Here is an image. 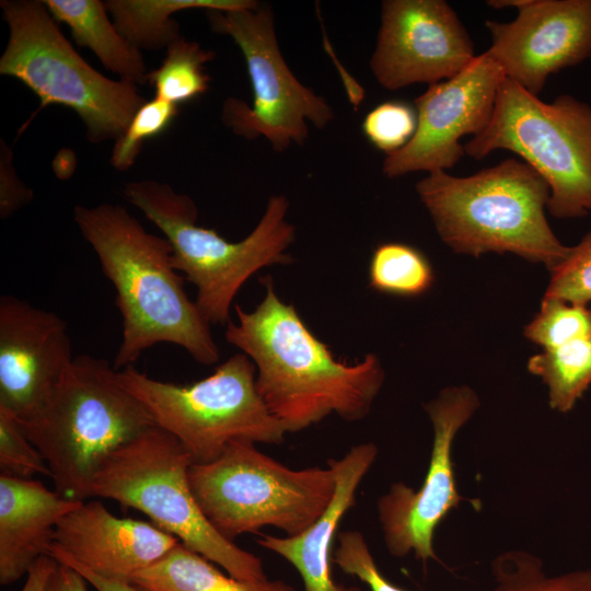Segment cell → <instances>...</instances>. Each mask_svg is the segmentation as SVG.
<instances>
[{
	"label": "cell",
	"mask_w": 591,
	"mask_h": 591,
	"mask_svg": "<svg viewBox=\"0 0 591 591\" xmlns=\"http://www.w3.org/2000/svg\"><path fill=\"white\" fill-rule=\"evenodd\" d=\"M265 297L252 312L235 305L237 321L228 323L225 339L256 367V390L286 432H298L332 414L347 421L366 418L381 391V360L368 354L341 362L278 297L270 276L260 279Z\"/></svg>",
	"instance_id": "cell-1"
},
{
	"label": "cell",
	"mask_w": 591,
	"mask_h": 591,
	"mask_svg": "<svg viewBox=\"0 0 591 591\" xmlns=\"http://www.w3.org/2000/svg\"><path fill=\"white\" fill-rule=\"evenodd\" d=\"M74 221L116 291L123 320L116 370L132 367L151 347H182L200 364L219 360L210 324L184 290L165 237L148 232L120 205L76 206Z\"/></svg>",
	"instance_id": "cell-2"
},
{
	"label": "cell",
	"mask_w": 591,
	"mask_h": 591,
	"mask_svg": "<svg viewBox=\"0 0 591 591\" xmlns=\"http://www.w3.org/2000/svg\"><path fill=\"white\" fill-rule=\"evenodd\" d=\"M416 192L455 253H511L549 271L569 254L545 215L549 187L524 161L507 159L465 177L434 171L417 182Z\"/></svg>",
	"instance_id": "cell-3"
},
{
	"label": "cell",
	"mask_w": 591,
	"mask_h": 591,
	"mask_svg": "<svg viewBox=\"0 0 591 591\" xmlns=\"http://www.w3.org/2000/svg\"><path fill=\"white\" fill-rule=\"evenodd\" d=\"M45 459L55 490L85 501L105 461L157 426L146 407L118 381L107 360L74 356L46 405L20 422Z\"/></svg>",
	"instance_id": "cell-4"
},
{
	"label": "cell",
	"mask_w": 591,
	"mask_h": 591,
	"mask_svg": "<svg viewBox=\"0 0 591 591\" xmlns=\"http://www.w3.org/2000/svg\"><path fill=\"white\" fill-rule=\"evenodd\" d=\"M124 196L163 232L173 250L175 269L196 287L195 303L210 325L230 322L232 302L252 275L266 266L292 262L287 251L296 228L287 220L286 196L270 197L254 230L237 242L198 225L194 200L165 183L130 182Z\"/></svg>",
	"instance_id": "cell-5"
},
{
	"label": "cell",
	"mask_w": 591,
	"mask_h": 591,
	"mask_svg": "<svg viewBox=\"0 0 591 591\" xmlns=\"http://www.w3.org/2000/svg\"><path fill=\"white\" fill-rule=\"evenodd\" d=\"M193 459L182 443L153 426L116 450L97 472L92 497L141 511L159 529L244 581L268 579L262 559L222 536L192 491Z\"/></svg>",
	"instance_id": "cell-6"
},
{
	"label": "cell",
	"mask_w": 591,
	"mask_h": 591,
	"mask_svg": "<svg viewBox=\"0 0 591 591\" xmlns=\"http://www.w3.org/2000/svg\"><path fill=\"white\" fill-rule=\"evenodd\" d=\"M188 480L206 519L232 542L267 526L286 536L302 533L325 512L336 488L329 464L293 470L244 440L209 463H193Z\"/></svg>",
	"instance_id": "cell-7"
},
{
	"label": "cell",
	"mask_w": 591,
	"mask_h": 591,
	"mask_svg": "<svg viewBox=\"0 0 591 591\" xmlns=\"http://www.w3.org/2000/svg\"><path fill=\"white\" fill-rule=\"evenodd\" d=\"M497 149L520 155L547 183V211L558 219L591 212V106L572 95L541 101L505 78L486 128L464 144L483 159Z\"/></svg>",
	"instance_id": "cell-8"
},
{
	"label": "cell",
	"mask_w": 591,
	"mask_h": 591,
	"mask_svg": "<svg viewBox=\"0 0 591 591\" xmlns=\"http://www.w3.org/2000/svg\"><path fill=\"white\" fill-rule=\"evenodd\" d=\"M9 42L0 73L13 77L40 100L43 109L59 104L74 111L91 142L118 139L147 102L137 85L93 69L62 35L43 1H1Z\"/></svg>",
	"instance_id": "cell-9"
},
{
	"label": "cell",
	"mask_w": 591,
	"mask_h": 591,
	"mask_svg": "<svg viewBox=\"0 0 591 591\" xmlns=\"http://www.w3.org/2000/svg\"><path fill=\"white\" fill-rule=\"evenodd\" d=\"M117 379L194 463L216 460L235 440L277 445L285 440V428L256 390V367L243 352L186 385L150 378L134 366L117 370Z\"/></svg>",
	"instance_id": "cell-10"
},
{
	"label": "cell",
	"mask_w": 591,
	"mask_h": 591,
	"mask_svg": "<svg viewBox=\"0 0 591 591\" xmlns=\"http://www.w3.org/2000/svg\"><path fill=\"white\" fill-rule=\"evenodd\" d=\"M206 13L213 32L237 45L251 79V106L234 97L223 104L222 120L233 132L246 139L264 137L276 152H282L308 139L309 124L322 129L334 119L326 100L303 85L286 63L270 7Z\"/></svg>",
	"instance_id": "cell-11"
},
{
	"label": "cell",
	"mask_w": 591,
	"mask_h": 591,
	"mask_svg": "<svg viewBox=\"0 0 591 591\" xmlns=\"http://www.w3.org/2000/svg\"><path fill=\"white\" fill-rule=\"evenodd\" d=\"M479 405L478 395L467 385L448 386L425 404L433 438L424 482L417 490L395 482L376 500L383 541L391 555L405 557L414 553L424 564L439 560L433 548L434 532L464 499L456 487L453 442Z\"/></svg>",
	"instance_id": "cell-12"
},
{
	"label": "cell",
	"mask_w": 591,
	"mask_h": 591,
	"mask_svg": "<svg viewBox=\"0 0 591 591\" xmlns=\"http://www.w3.org/2000/svg\"><path fill=\"white\" fill-rule=\"evenodd\" d=\"M505 78L485 51L453 78L429 85L415 99V135L404 148L385 157L383 174L392 178L453 167L465 154L460 139L478 135L490 121Z\"/></svg>",
	"instance_id": "cell-13"
},
{
	"label": "cell",
	"mask_w": 591,
	"mask_h": 591,
	"mask_svg": "<svg viewBox=\"0 0 591 591\" xmlns=\"http://www.w3.org/2000/svg\"><path fill=\"white\" fill-rule=\"evenodd\" d=\"M476 58L466 28L443 0H385L370 69L385 89L453 78Z\"/></svg>",
	"instance_id": "cell-14"
},
{
	"label": "cell",
	"mask_w": 591,
	"mask_h": 591,
	"mask_svg": "<svg viewBox=\"0 0 591 591\" xmlns=\"http://www.w3.org/2000/svg\"><path fill=\"white\" fill-rule=\"evenodd\" d=\"M486 53L505 77L534 95L547 78L591 56V0H526L510 22H485Z\"/></svg>",
	"instance_id": "cell-15"
},
{
	"label": "cell",
	"mask_w": 591,
	"mask_h": 591,
	"mask_svg": "<svg viewBox=\"0 0 591 591\" xmlns=\"http://www.w3.org/2000/svg\"><path fill=\"white\" fill-rule=\"evenodd\" d=\"M74 356L67 322L13 296L0 298V407L20 422L48 402Z\"/></svg>",
	"instance_id": "cell-16"
},
{
	"label": "cell",
	"mask_w": 591,
	"mask_h": 591,
	"mask_svg": "<svg viewBox=\"0 0 591 591\" xmlns=\"http://www.w3.org/2000/svg\"><path fill=\"white\" fill-rule=\"evenodd\" d=\"M178 543L153 523L118 518L99 500H85L57 524L49 556H63L102 577L130 583Z\"/></svg>",
	"instance_id": "cell-17"
},
{
	"label": "cell",
	"mask_w": 591,
	"mask_h": 591,
	"mask_svg": "<svg viewBox=\"0 0 591 591\" xmlns=\"http://www.w3.org/2000/svg\"><path fill=\"white\" fill-rule=\"evenodd\" d=\"M378 456L373 442L354 445L340 459L327 461L336 475L334 497L325 512L294 536L259 534L256 543L290 563L299 572L304 591H362L345 586L332 575V546L344 515L355 506L359 485Z\"/></svg>",
	"instance_id": "cell-18"
},
{
	"label": "cell",
	"mask_w": 591,
	"mask_h": 591,
	"mask_svg": "<svg viewBox=\"0 0 591 591\" xmlns=\"http://www.w3.org/2000/svg\"><path fill=\"white\" fill-rule=\"evenodd\" d=\"M82 501L62 497L33 479L0 475V583L26 576L49 556L61 519Z\"/></svg>",
	"instance_id": "cell-19"
},
{
	"label": "cell",
	"mask_w": 591,
	"mask_h": 591,
	"mask_svg": "<svg viewBox=\"0 0 591 591\" xmlns=\"http://www.w3.org/2000/svg\"><path fill=\"white\" fill-rule=\"evenodd\" d=\"M51 16L67 24L74 42L94 53L102 65L134 84H147L142 55L116 28L100 0H44Z\"/></svg>",
	"instance_id": "cell-20"
},
{
	"label": "cell",
	"mask_w": 591,
	"mask_h": 591,
	"mask_svg": "<svg viewBox=\"0 0 591 591\" xmlns=\"http://www.w3.org/2000/svg\"><path fill=\"white\" fill-rule=\"evenodd\" d=\"M130 584L140 591H297L283 580L233 578L181 542L157 564L137 573Z\"/></svg>",
	"instance_id": "cell-21"
},
{
	"label": "cell",
	"mask_w": 591,
	"mask_h": 591,
	"mask_svg": "<svg viewBox=\"0 0 591 591\" xmlns=\"http://www.w3.org/2000/svg\"><path fill=\"white\" fill-rule=\"evenodd\" d=\"M107 11L118 32L136 48L159 50L181 37L171 16L183 10H239L258 4L253 0H109Z\"/></svg>",
	"instance_id": "cell-22"
},
{
	"label": "cell",
	"mask_w": 591,
	"mask_h": 591,
	"mask_svg": "<svg viewBox=\"0 0 591 591\" xmlns=\"http://www.w3.org/2000/svg\"><path fill=\"white\" fill-rule=\"evenodd\" d=\"M528 370L546 385L549 407L569 413L591 386V337L533 355Z\"/></svg>",
	"instance_id": "cell-23"
},
{
	"label": "cell",
	"mask_w": 591,
	"mask_h": 591,
	"mask_svg": "<svg viewBox=\"0 0 591 591\" xmlns=\"http://www.w3.org/2000/svg\"><path fill=\"white\" fill-rule=\"evenodd\" d=\"M434 282V271L418 248L401 243L379 244L369 263V285L381 293L404 298L428 292Z\"/></svg>",
	"instance_id": "cell-24"
},
{
	"label": "cell",
	"mask_w": 591,
	"mask_h": 591,
	"mask_svg": "<svg viewBox=\"0 0 591 591\" xmlns=\"http://www.w3.org/2000/svg\"><path fill=\"white\" fill-rule=\"evenodd\" d=\"M213 58L212 51L181 36L169 45L161 66L149 72L148 83L160 100L174 105L192 101L208 90L204 65Z\"/></svg>",
	"instance_id": "cell-25"
},
{
	"label": "cell",
	"mask_w": 591,
	"mask_h": 591,
	"mask_svg": "<svg viewBox=\"0 0 591 591\" xmlns=\"http://www.w3.org/2000/svg\"><path fill=\"white\" fill-rule=\"evenodd\" d=\"M494 583L482 591H591V569L548 575L534 554L511 549L491 561Z\"/></svg>",
	"instance_id": "cell-26"
},
{
	"label": "cell",
	"mask_w": 591,
	"mask_h": 591,
	"mask_svg": "<svg viewBox=\"0 0 591 591\" xmlns=\"http://www.w3.org/2000/svg\"><path fill=\"white\" fill-rule=\"evenodd\" d=\"M523 335L543 350L591 337V308L559 298L543 297L538 312L524 326Z\"/></svg>",
	"instance_id": "cell-27"
},
{
	"label": "cell",
	"mask_w": 591,
	"mask_h": 591,
	"mask_svg": "<svg viewBox=\"0 0 591 591\" xmlns=\"http://www.w3.org/2000/svg\"><path fill=\"white\" fill-rule=\"evenodd\" d=\"M176 115L177 105L158 97L147 101L116 139L111 164L118 171H127L135 163L143 142L161 135Z\"/></svg>",
	"instance_id": "cell-28"
},
{
	"label": "cell",
	"mask_w": 591,
	"mask_h": 591,
	"mask_svg": "<svg viewBox=\"0 0 591 591\" xmlns=\"http://www.w3.org/2000/svg\"><path fill=\"white\" fill-rule=\"evenodd\" d=\"M1 475L31 479L40 474L50 477V470L39 450L25 433L20 421L0 407Z\"/></svg>",
	"instance_id": "cell-29"
},
{
	"label": "cell",
	"mask_w": 591,
	"mask_h": 591,
	"mask_svg": "<svg viewBox=\"0 0 591 591\" xmlns=\"http://www.w3.org/2000/svg\"><path fill=\"white\" fill-rule=\"evenodd\" d=\"M417 128L416 111L399 101L384 102L370 111L362 124L367 138L391 154L404 148Z\"/></svg>",
	"instance_id": "cell-30"
},
{
	"label": "cell",
	"mask_w": 591,
	"mask_h": 591,
	"mask_svg": "<svg viewBox=\"0 0 591 591\" xmlns=\"http://www.w3.org/2000/svg\"><path fill=\"white\" fill-rule=\"evenodd\" d=\"M544 297L586 305L591 302V231L551 270Z\"/></svg>",
	"instance_id": "cell-31"
},
{
	"label": "cell",
	"mask_w": 591,
	"mask_h": 591,
	"mask_svg": "<svg viewBox=\"0 0 591 591\" xmlns=\"http://www.w3.org/2000/svg\"><path fill=\"white\" fill-rule=\"evenodd\" d=\"M333 563L366 583L370 591H405L380 571L364 536L357 530L339 532Z\"/></svg>",
	"instance_id": "cell-32"
},
{
	"label": "cell",
	"mask_w": 591,
	"mask_h": 591,
	"mask_svg": "<svg viewBox=\"0 0 591 591\" xmlns=\"http://www.w3.org/2000/svg\"><path fill=\"white\" fill-rule=\"evenodd\" d=\"M33 198V192L26 187L16 173L12 163V152L1 141L0 154V217L9 218L20 208L28 204Z\"/></svg>",
	"instance_id": "cell-33"
},
{
	"label": "cell",
	"mask_w": 591,
	"mask_h": 591,
	"mask_svg": "<svg viewBox=\"0 0 591 591\" xmlns=\"http://www.w3.org/2000/svg\"><path fill=\"white\" fill-rule=\"evenodd\" d=\"M51 557L58 563L68 565L76 569L96 591H140L130 583L102 577L63 556L53 555Z\"/></svg>",
	"instance_id": "cell-34"
},
{
	"label": "cell",
	"mask_w": 591,
	"mask_h": 591,
	"mask_svg": "<svg viewBox=\"0 0 591 591\" xmlns=\"http://www.w3.org/2000/svg\"><path fill=\"white\" fill-rule=\"evenodd\" d=\"M57 566L58 561L51 556L38 558L30 568L21 591H47Z\"/></svg>",
	"instance_id": "cell-35"
},
{
	"label": "cell",
	"mask_w": 591,
	"mask_h": 591,
	"mask_svg": "<svg viewBox=\"0 0 591 591\" xmlns=\"http://www.w3.org/2000/svg\"><path fill=\"white\" fill-rule=\"evenodd\" d=\"M89 582L76 569L58 563L47 591H89Z\"/></svg>",
	"instance_id": "cell-36"
}]
</instances>
